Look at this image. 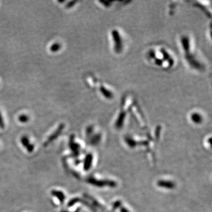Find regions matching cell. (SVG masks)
I'll return each mask as SVG.
<instances>
[{"mask_svg":"<svg viewBox=\"0 0 212 212\" xmlns=\"http://www.w3.org/2000/svg\"><path fill=\"white\" fill-rule=\"evenodd\" d=\"M51 194L53 196L56 198L61 204H63L65 200V195L64 192H63L62 191L58 190H52L51 191Z\"/></svg>","mask_w":212,"mask_h":212,"instance_id":"30bf717a","label":"cell"},{"mask_svg":"<svg viewBox=\"0 0 212 212\" xmlns=\"http://www.w3.org/2000/svg\"><path fill=\"white\" fill-rule=\"evenodd\" d=\"M136 102L134 96L131 94H126L121 97L115 121V126L117 129H121L125 125L128 112H131V108Z\"/></svg>","mask_w":212,"mask_h":212,"instance_id":"277c9868","label":"cell"},{"mask_svg":"<svg viewBox=\"0 0 212 212\" xmlns=\"http://www.w3.org/2000/svg\"><path fill=\"white\" fill-rule=\"evenodd\" d=\"M0 127L1 129H4L5 127V123L3 118V116L1 114V112H0Z\"/></svg>","mask_w":212,"mask_h":212,"instance_id":"2e32d148","label":"cell"},{"mask_svg":"<svg viewBox=\"0 0 212 212\" xmlns=\"http://www.w3.org/2000/svg\"><path fill=\"white\" fill-rule=\"evenodd\" d=\"M158 185L162 187H165L168 189H171L174 187V184L173 183L169 181H159L158 182Z\"/></svg>","mask_w":212,"mask_h":212,"instance_id":"7c38bea8","label":"cell"},{"mask_svg":"<svg viewBox=\"0 0 212 212\" xmlns=\"http://www.w3.org/2000/svg\"><path fill=\"white\" fill-rule=\"evenodd\" d=\"M20 141H21V143L22 145L23 146V147H24L27 149V150L28 153H31L34 151L35 146L33 144L30 143V140L27 136H23L21 138Z\"/></svg>","mask_w":212,"mask_h":212,"instance_id":"ba28073f","label":"cell"},{"mask_svg":"<svg viewBox=\"0 0 212 212\" xmlns=\"http://www.w3.org/2000/svg\"><path fill=\"white\" fill-rule=\"evenodd\" d=\"M145 59L151 66L165 72L173 69L177 64L174 52L163 45H155L148 48L145 52Z\"/></svg>","mask_w":212,"mask_h":212,"instance_id":"7a4b0ae2","label":"cell"},{"mask_svg":"<svg viewBox=\"0 0 212 212\" xmlns=\"http://www.w3.org/2000/svg\"><path fill=\"white\" fill-rule=\"evenodd\" d=\"M65 1V0H63V1H59V3H64Z\"/></svg>","mask_w":212,"mask_h":212,"instance_id":"e0dca14e","label":"cell"},{"mask_svg":"<svg viewBox=\"0 0 212 212\" xmlns=\"http://www.w3.org/2000/svg\"><path fill=\"white\" fill-rule=\"evenodd\" d=\"M178 44L183 60L190 70L199 73L206 70V63L199 54L191 35L188 33L180 34L178 38Z\"/></svg>","mask_w":212,"mask_h":212,"instance_id":"6da1fadb","label":"cell"},{"mask_svg":"<svg viewBox=\"0 0 212 212\" xmlns=\"http://www.w3.org/2000/svg\"><path fill=\"white\" fill-rule=\"evenodd\" d=\"M109 38L113 52L116 56L122 55L127 47V40L125 33L118 28H113L109 32Z\"/></svg>","mask_w":212,"mask_h":212,"instance_id":"3957f363","label":"cell"},{"mask_svg":"<svg viewBox=\"0 0 212 212\" xmlns=\"http://www.w3.org/2000/svg\"><path fill=\"white\" fill-rule=\"evenodd\" d=\"M69 146L75 156H77L80 150V146L74 141V136L73 135L70 136Z\"/></svg>","mask_w":212,"mask_h":212,"instance_id":"9c48e42d","label":"cell"},{"mask_svg":"<svg viewBox=\"0 0 212 212\" xmlns=\"http://www.w3.org/2000/svg\"><path fill=\"white\" fill-rule=\"evenodd\" d=\"M121 212H127V210H125V209H123V210H121ZM128 212V211H127Z\"/></svg>","mask_w":212,"mask_h":212,"instance_id":"ac0fdd59","label":"cell"},{"mask_svg":"<svg viewBox=\"0 0 212 212\" xmlns=\"http://www.w3.org/2000/svg\"><path fill=\"white\" fill-rule=\"evenodd\" d=\"M61 44L59 43H56L51 45L50 50L52 52H56L58 51H59L61 49Z\"/></svg>","mask_w":212,"mask_h":212,"instance_id":"4fadbf2b","label":"cell"},{"mask_svg":"<svg viewBox=\"0 0 212 212\" xmlns=\"http://www.w3.org/2000/svg\"><path fill=\"white\" fill-rule=\"evenodd\" d=\"M30 120V117L25 114H22L19 117V120L22 123H25Z\"/></svg>","mask_w":212,"mask_h":212,"instance_id":"5bb4252c","label":"cell"},{"mask_svg":"<svg viewBox=\"0 0 212 212\" xmlns=\"http://www.w3.org/2000/svg\"><path fill=\"white\" fill-rule=\"evenodd\" d=\"M78 2V1L77 0H74V1H69L66 5H65V8H72L73 7H74L77 3Z\"/></svg>","mask_w":212,"mask_h":212,"instance_id":"9a60e30c","label":"cell"},{"mask_svg":"<svg viewBox=\"0 0 212 212\" xmlns=\"http://www.w3.org/2000/svg\"><path fill=\"white\" fill-rule=\"evenodd\" d=\"M189 118L190 121L195 125H199L202 124L204 120L203 113L198 110H194L190 113Z\"/></svg>","mask_w":212,"mask_h":212,"instance_id":"52a82bcc","label":"cell"},{"mask_svg":"<svg viewBox=\"0 0 212 212\" xmlns=\"http://www.w3.org/2000/svg\"><path fill=\"white\" fill-rule=\"evenodd\" d=\"M65 128V125L64 123H61L60 125L59 126L57 129L54 131V133H52L48 138L45 140V141L44 143V146L47 147L50 144H51L52 142H53L56 139H57L59 136L61 134L63 130Z\"/></svg>","mask_w":212,"mask_h":212,"instance_id":"8992f818","label":"cell"},{"mask_svg":"<svg viewBox=\"0 0 212 212\" xmlns=\"http://www.w3.org/2000/svg\"><path fill=\"white\" fill-rule=\"evenodd\" d=\"M93 163V155L90 153L88 154L85 159L84 162V169L85 171L89 170L92 166Z\"/></svg>","mask_w":212,"mask_h":212,"instance_id":"8fae6325","label":"cell"},{"mask_svg":"<svg viewBox=\"0 0 212 212\" xmlns=\"http://www.w3.org/2000/svg\"><path fill=\"white\" fill-rule=\"evenodd\" d=\"M98 92L101 97L106 101H112L116 97V92L113 87L105 82L99 81Z\"/></svg>","mask_w":212,"mask_h":212,"instance_id":"5b68a950","label":"cell"}]
</instances>
